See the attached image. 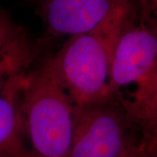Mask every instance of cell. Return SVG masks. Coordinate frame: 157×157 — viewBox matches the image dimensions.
<instances>
[{
	"label": "cell",
	"mask_w": 157,
	"mask_h": 157,
	"mask_svg": "<svg viewBox=\"0 0 157 157\" xmlns=\"http://www.w3.org/2000/svg\"><path fill=\"white\" fill-rule=\"evenodd\" d=\"M25 38L23 29L7 11L0 8V58L17 47Z\"/></svg>",
	"instance_id": "obj_9"
},
{
	"label": "cell",
	"mask_w": 157,
	"mask_h": 157,
	"mask_svg": "<svg viewBox=\"0 0 157 157\" xmlns=\"http://www.w3.org/2000/svg\"><path fill=\"white\" fill-rule=\"evenodd\" d=\"M25 133L39 157H67L74 105L57 78L51 58L24 73L17 89Z\"/></svg>",
	"instance_id": "obj_2"
},
{
	"label": "cell",
	"mask_w": 157,
	"mask_h": 157,
	"mask_svg": "<svg viewBox=\"0 0 157 157\" xmlns=\"http://www.w3.org/2000/svg\"><path fill=\"white\" fill-rule=\"evenodd\" d=\"M19 79L0 94V157H28L23 142L25 131L17 102Z\"/></svg>",
	"instance_id": "obj_6"
},
{
	"label": "cell",
	"mask_w": 157,
	"mask_h": 157,
	"mask_svg": "<svg viewBox=\"0 0 157 157\" xmlns=\"http://www.w3.org/2000/svg\"><path fill=\"white\" fill-rule=\"evenodd\" d=\"M32 56L27 38L13 50L0 58V94L6 92L25 73Z\"/></svg>",
	"instance_id": "obj_8"
},
{
	"label": "cell",
	"mask_w": 157,
	"mask_h": 157,
	"mask_svg": "<svg viewBox=\"0 0 157 157\" xmlns=\"http://www.w3.org/2000/svg\"><path fill=\"white\" fill-rule=\"evenodd\" d=\"M121 104L134 123L142 128L157 123V66L137 84L131 98Z\"/></svg>",
	"instance_id": "obj_7"
},
{
	"label": "cell",
	"mask_w": 157,
	"mask_h": 157,
	"mask_svg": "<svg viewBox=\"0 0 157 157\" xmlns=\"http://www.w3.org/2000/svg\"><path fill=\"white\" fill-rule=\"evenodd\" d=\"M140 1L144 2V4L146 5L147 7L149 8V10L153 13V15L157 19V0H140ZM155 26L157 27V25Z\"/></svg>",
	"instance_id": "obj_11"
},
{
	"label": "cell",
	"mask_w": 157,
	"mask_h": 157,
	"mask_svg": "<svg viewBox=\"0 0 157 157\" xmlns=\"http://www.w3.org/2000/svg\"><path fill=\"white\" fill-rule=\"evenodd\" d=\"M131 16L113 53L109 78L112 97H115L124 86L138 84L157 66V27L144 23L133 25Z\"/></svg>",
	"instance_id": "obj_4"
},
{
	"label": "cell",
	"mask_w": 157,
	"mask_h": 157,
	"mask_svg": "<svg viewBox=\"0 0 157 157\" xmlns=\"http://www.w3.org/2000/svg\"><path fill=\"white\" fill-rule=\"evenodd\" d=\"M144 129V139L140 146L147 157H157V123Z\"/></svg>",
	"instance_id": "obj_10"
},
{
	"label": "cell",
	"mask_w": 157,
	"mask_h": 157,
	"mask_svg": "<svg viewBox=\"0 0 157 157\" xmlns=\"http://www.w3.org/2000/svg\"><path fill=\"white\" fill-rule=\"evenodd\" d=\"M137 0H36L48 33L59 37L83 33L122 6Z\"/></svg>",
	"instance_id": "obj_5"
},
{
	"label": "cell",
	"mask_w": 157,
	"mask_h": 157,
	"mask_svg": "<svg viewBox=\"0 0 157 157\" xmlns=\"http://www.w3.org/2000/svg\"><path fill=\"white\" fill-rule=\"evenodd\" d=\"M135 2L122 6L99 25L70 36L51 58L57 78L75 107L108 101L113 53Z\"/></svg>",
	"instance_id": "obj_1"
},
{
	"label": "cell",
	"mask_w": 157,
	"mask_h": 157,
	"mask_svg": "<svg viewBox=\"0 0 157 157\" xmlns=\"http://www.w3.org/2000/svg\"><path fill=\"white\" fill-rule=\"evenodd\" d=\"M113 99L84 107L74 106L72 143L67 157H147L129 143L133 122L122 104Z\"/></svg>",
	"instance_id": "obj_3"
}]
</instances>
